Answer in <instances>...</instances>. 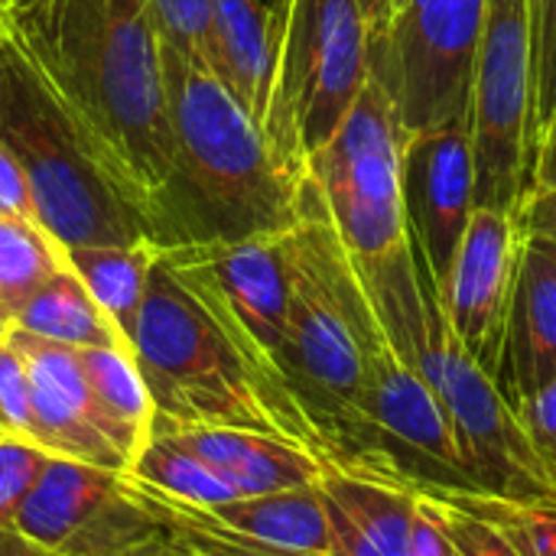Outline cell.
Instances as JSON below:
<instances>
[{
	"instance_id": "34",
	"label": "cell",
	"mask_w": 556,
	"mask_h": 556,
	"mask_svg": "<svg viewBox=\"0 0 556 556\" xmlns=\"http://www.w3.org/2000/svg\"><path fill=\"white\" fill-rule=\"evenodd\" d=\"M518 222L525 231H538L544 238H551L556 244V195L547 189H531L521 212H518Z\"/></svg>"
},
{
	"instance_id": "5",
	"label": "cell",
	"mask_w": 556,
	"mask_h": 556,
	"mask_svg": "<svg viewBox=\"0 0 556 556\" xmlns=\"http://www.w3.org/2000/svg\"><path fill=\"white\" fill-rule=\"evenodd\" d=\"M130 355L156 407L153 427H235L283 437L225 329L163 257L150 270Z\"/></svg>"
},
{
	"instance_id": "29",
	"label": "cell",
	"mask_w": 556,
	"mask_h": 556,
	"mask_svg": "<svg viewBox=\"0 0 556 556\" xmlns=\"http://www.w3.org/2000/svg\"><path fill=\"white\" fill-rule=\"evenodd\" d=\"M534 111L544 140L556 117V0H534Z\"/></svg>"
},
{
	"instance_id": "18",
	"label": "cell",
	"mask_w": 556,
	"mask_h": 556,
	"mask_svg": "<svg viewBox=\"0 0 556 556\" xmlns=\"http://www.w3.org/2000/svg\"><path fill=\"white\" fill-rule=\"evenodd\" d=\"M218 525L238 538L277 556H329V521L323 495L313 485L235 498L218 508H205Z\"/></svg>"
},
{
	"instance_id": "39",
	"label": "cell",
	"mask_w": 556,
	"mask_h": 556,
	"mask_svg": "<svg viewBox=\"0 0 556 556\" xmlns=\"http://www.w3.org/2000/svg\"><path fill=\"white\" fill-rule=\"evenodd\" d=\"M267 3L274 7V13H277V16H280V13H283V7H287V0H267Z\"/></svg>"
},
{
	"instance_id": "21",
	"label": "cell",
	"mask_w": 556,
	"mask_h": 556,
	"mask_svg": "<svg viewBox=\"0 0 556 556\" xmlns=\"http://www.w3.org/2000/svg\"><path fill=\"white\" fill-rule=\"evenodd\" d=\"M13 326L68 345V349H124L130 352L127 339L108 319V313L94 303L85 283L75 277L72 267L52 274L13 316Z\"/></svg>"
},
{
	"instance_id": "43",
	"label": "cell",
	"mask_w": 556,
	"mask_h": 556,
	"mask_svg": "<svg viewBox=\"0 0 556 556\" xmlns=\"http://www.w3.org/2000/svg\"><path fill=\"white\" fill-rule=\"evenodd\" d=\"M179 556H192V554H179Z\"/></svg>"
},
{
	"instance_id": "13",
	"label": "cell",
	"mask_w": 556,
	"mask_h": 556,
	"mask_svg": "<svg viewBox=\"0 0 556 556\" xmlns=\"http://www.w3.org/2000/svg\"><path fill=\"white\" fill-rule=\"evenodd\" d=\"M3 342L23 358L33 388V443L49 456L88 463L108 472H130V463L108 440L101 414L91 401L78 349L29 336L16 326Z\"/></svg>"
},
{
	"instance_id": "37",
	"label": "cell",
	"mask_w": 556,
	"mask_h": 556,
	"mask_svg": "<svg viewBox=\"0 0 556 556\" xmlns=\"http://www.w3.org/2000/svg\"><path fill=\"white\" fill-rule=\"evenodd\" d=\"M0 556H49L42 554V551H36V547H29L23 538H16L13 531H3L0 534Z\"/></svg>"
},
{
	"instance_id": "27",
	"label": "cell",
	"mask_w": 556,
	"mask_h": 556,
	"mask_svg": "<svg viewBox=\"0 0 556 556\" xmlns=\"http://www.w3.org/2000/svg\"><path fill=\"white\" fill-rule=\"evenodd\" d=\"M430 502L443 534L450 538L456 556H521V551L485 518L472 515L469 508L450 502V498H440V495H430V492H417Z\"/></svg>"
},
{
	"instance_id": "9",
	"label": "cell",
	"mask_w": 556,
	"mask_h": 556,
	"mask_svg": "<svg viewBox=\"0 0 556 556\" xmlns=\"http://www.w3.org/2000/svg\"><path fill=\"white\" fill-rule=\"evenodd\" d=\"M404 143L401 111L368 68V81L339 130L306 160V176L355 264L378 261L410 238L401 192Z\"/></svg>"
},
{
	"instance_id": "1",
	"label": "cell",
	"mask_w": 556,
	"mask_h": 556,
	"mask_svg": "<svg viewBox=\"0 0 556 556\" xmlns=\"http://www.w3.org/2000/svg\"><path fill=\"white\" fill-rule=\"evenodd\" d=\"M10 49L104 176L150 218L173 173L163 46L147 0H0Z\"/></svg>"
},
{
	"instance_id": "15",
	"label": "cell",
	"mask_w": 556,
	"mask_h": 556,
	"mask_svg": "<svg viewBox=\"0 0 556 556\" xmlns=\"http://www.w3.org/2000/svg\"><path fill=\"white\" fill-rule=\"evenodd\" d=\"M199 456L238 498L313 485L323 459L303 443L235 427H153Z\"/></svg>"
},
{
	"instance_id": "2",
	"label": "cell",
	"mask_w": 556,
	"mask_h": 556,
	"mask_svg": "<svg viewBox=\"0 0 556 556\" xmlns=\"http://www.w3.org/2000/svg\"><path fill=\"white\" fill-rule=\"evenodd\" d=\"M163 46V42H160ZM173 173L160 199V244L283 235L300 182L257 121L205 68L163 46Z\"/></svg>"
},
{
	"instance_id": "14",
	"label": "cell",
	"mask_w": 556,
	"mask_h": 556,
	"mask_svg": "<svg viewBox=\"0 0 556 556\" xmlns=\"http://www.w3.org/2000/svg\"><path fill=\"white\" fill-rule=\"evenodd\" d=\"M525 231V228H521ZM556 378V244L525 231L495 384L518 407Z\"/></svg>"
},
{
	"instance_id": "6",
	"label": "cell",
	"mask_w": 556,
	"mask_h": 556,
	"mask_svg": "<svg viewBox=\"0 0 556 556\" xmlns=\"http://www.w3.org/2000/svg\"><path fill=\"white\" fill-rule=\"evenodd\" d=\"M0 140L29 176L36 222L62 248L156 241L150 218L88 156L7 36L0 39Z\"/></svg>"
},
{
	"instance_id": "10",
	"label": "cell",
	"mask_w": 556,
	"mask_h": 556,
	"mask_svg": "<svg viewBox=\"0 0 556 556\" xmlns=\"http://www.w3.org/2000/svg\"><path fill=\"white\" fill-rule=\"evenodd\" d=\"M489 0H404L368 42V68L391 91L404 130L469 121Z\"/></svg>"
},
{
	"instance_id": "38",
	"label": "cell",
	"mask_w": 556,
	"mask_h": 556,
	"mask_svg": "<svg viewBox=\"0 0 556 556\" xmlns=\"http://www.w3.org/2000/svg\"><path fill=\"white\" fill-rule=\"evenodd\" d=\"M127 556H179V551H176L169 541H156V544H150V547H143V551Z\"/></svg>"
},
{
	"instance_id": "30",
	"label": "cell",
	"mask_w": 556,
	"mask_h": 556,
	"mask_svg": "<svg viewBox=\"0 0 556 556\" xmlns=\"http://www.w3.org/2000/svg\"><path fill=\"white\" fill-rule=\"evenodd\" d=\"M0 430L33 443V388L23 358L0 339Z\"/></svg>"
},
{
	"instance_id": "32",
	"label": "cell",
	"mask_w": 556,
	"mask_h": 556,
	"mask_svg": "<svg viewBox=\"0 0 556 556\" xmlns=\"http://www.w3.org/2000/svg\"><path fill=\"white\" fill-rule=\"evenodd\" d=\"M0 215L33 218L36 222L29 176H26L23 163L16 160V153L3 140H0Z\"/></svg>"
},
{
	"instance_id": "22",
	"label": "cell",
	"mask_w": 556,
	"mask_h": 556,
	"mask_svg": "<svg viewBox=\"0 0 556 556\" xmlns=\"http://www.w3.org/2000/svg\"><path fill=\"white\" fill-rule=\"evenodd\" d=\"M160 257L156 241H134V244H78L65 248V261L94 303L108 313L117 332L127 339L134 336L137 313L147 293L150 270Z\"/></svg>"
},
{
	"instance_id": "20",
	"label": "cell",
	"mask_w": 556,
	"mask_h": 556,
	"mask_svg": "<svg viewBox=\"0 0 556 556\" xmlns=\"http://www.w3.org/2000/svg\"><path fill=\"white\" fill-rule=\"evenodd\" d=\"M78 358L108 440L134 466V459L153 440L156 420L153 397L134 355L124 349H78Z\"/></svg>"
},
{
	"instance_id": "25",
	"label": "cell",
	"mask_w": 556,
	"mask_h": 556,
	"mask_svg": "<svg viewBox=\"0 0 556 556\" xmlns=\"http://www.w3.org/2000/svg\"><path fill=\"white\" fill-rule=\"evenodd\" d=\"M440 498H450L472 515L492 521L521 556H556V502H521V498H498L489 492L472 489H417Z\"/></svg>"
},
{
	"instance_id": "35",
	"label": "cell",
	"mask_w": 556,
	"mask_h": 556,
	"mask_svg": "<svg viewBox=\"0 0 556 556\" xmlns=\"http://www.w3.org/2000/svg\"><path fill=\"white\" fill-rule=\"evenodd\" d=\"M531 189H547L556 195V117L547 127L544 140H541V156H538V169H534V186Z\"/></svg>"
},
{
	"instance_id": "11",
	"label": "cell",
	"mask_w": 556,
	"mask_h": 556,
	"mask_svg": "<svg viewBox=\"0 0 556 556\" xmlns=\"http://www.w3.org/2000/svg\"><path fill=\"white\" fill-rule=\"evenodd\" d=\"M401 192L410 241L427 257L440 290L453 270L456 251L476 212V160L469 121L407 134Z\"/></svg>"
},
{
	"instance_id": "42",
	"label": "cell",
	"mask_w": 556,
	"mask_h": 556,
	"mask_svg": "<svg viewBox=\"0 0 556 556\" xmlns=\"http://www.w3.org/2000/svg\"><path fill=\"white\" fill-rule=\"evenodd\" d=\"M0 339H3V329H0Z\"/></svg>"
},
{
	"instance_id": "16",
	"label": "cell",
	"mask_w": 556,
	"mask_h": 556,
	"mask_svg": "<svg viewBox=\"0 0 556 556\" xmlns=\"http://www.w3.org/2000/svg\"><path fill=\"white\" fill-rule=\"evenodd\" d=\"M218 81L274 137L280 23L267 0H215ZM274 147V143H270ZM277 153V150H274Z\"/></svg>"
},
{
	"instance_id": "44",
	"label": "cell",
	"mask_w": 556,
	"mask_h": 556,
	"mask_svg": "<svg viewBox=\"0 0 556 556\" xmlns=\"http://www.w3.org/2000/svg\"><path fill=\"white\" fill-rule=\"evenodd\" d=\"M0 433H3V430H0Z\"/></svg>"
},
{
	"instance_id": "24",
	"label": "cell",
	"mask_w": 556,
	"mask_h": 556,
	"mask_svg": "<svg viewBox=\"0 0 556 556\" xmlns=\"http://www.w3.org/2000/svg\"><path fill=\"white\" fill-rule=\"evenodd\" d=\"M127 476L143 489L192 508H218L238 498L199 456H192L166 433H153Z\"/></svg>"
},
{
	"instance_id": "36",
	"label": "cell",
	"mask_w": 556,
	"mask_h": 556,
	"mask_svg": "<svg viewBox=\"0 0 556 556\" xmlns=\"http://www.w3.org/2000/svg\"><path fill=\"white\" fill-rule=\"evenodd\" d=\"M358 3H362V13L368 20L371 36L381 33L388 26V20H391V0H358Z\"/></svg>"
},
{
	"instance_id": "3",
	"label": "cell",
	"mask_w": 556,
	"mask_h": 556,
	"mask_svg": "<svg viewBox=\"0 0 556 556\" xmlns=\"http://www.w3.org/2000/svg\"><path fill=\"white\" fill-rule=\"evenodd\" d=\"M352 267L394 352L440 401L476 492L521 502H556V479L528 443L495 378L453 332L420 248L407 238L391 254L368 264L352 261Z\"/></svg>"
},
{
	"instance_id": "45",
	"label": "cell",
	"mask_w": 556,
	"mask_h": 556,
	"mask_svg": "<svg viewBox=\"0 0 556 556\" xmlns=\"http://www.w3.org/2000/svg\"><path fill=\"white\" fill-rule=\"evenodd\" d=\"M0 437H3V433H0Z\"/></svg>"
},
{
	"instance_id": "4",
	"label": "cell",
	"mask_w": 556,
	"mask_h": 556,
	"mask_svg": "<svg viewBox=\"0 0 556 556\" xmlns=\"http://www.w3.org/2000/svg\"><path fill=\"white\" fill-rule=\"evenodd\" d=\"M283 244L290 270L283 371L323 450L319 417L332 420L339 433L358 437V404L365 391L362 326L371 313V300L309 176L300 182V215L283 235Z\"/></svg>"
},
{
	"instance_id": "26",
	"label": "cell",
	"mask_w": 556,
	"mask_h": 556,
	"mask_svg": "<svg viewBox=\"0 0 556 556\" xmlns=\"http://www.w3.org/2000/svg\"><path fill=\"white\" fill-rule=\"evenodd\" d=\"M147 3L160 42L218 78L215 0H147Z\"/></svg>"
},
{
	"instance_id": "19",
	"label": "cell",
	"mask_w": 556,
	"mask_h": 556,
	"mask_svg": "<svg viewBox=\"0 0 556 556\" xmlns=\"http://www.w3.org/2000/svg\"><path fill=\"white\" fill-rule=\"evenodd\" d=\"M316 489L332 502L384 556H404L414 521H417V492L352 466L323 459Z\"/></svg>"
},
{
	"instance_id": "41",
	"label": "cell",
	"mask_w": 556,
	"mask_h": 556,
	"mask_svg": "<svg viewBox=\"0 0 556 556\" xmlns=\"http://www.w3.org/2000/svg\"><path fill=\"white\" fill-rule=\"evenodd\" d=\"M0 39H3V23H0Z\"/></svg>"
},
{
	"instance_id": "46",
	"label": "cell",
	"mask_w": 556,
	"mask_h": 556,
	"mask_svg": "<svg viewBox=\"0 0 556 556\" xmlns=\"http://www.w3.org/2000/svg\"><path fill=\"white\" fill-rule=\"evenodd\" d=\"M0 534H3V531H0Z\"/></svg>"
},
{
	"instance_id": "12",
	"label": "cell",
	"mask_w": 556,
	"mask_h": 556,
	"mask_svg": "<svg viewBox=\"0 0 556 556\" xmlns=\"http://www.w3.org/2000/svg\"><path fill=\"white\" fill-rule=\"evenodd\" d=\"M521 222L498 208H476L446 283L437 290L463 349L495 378L508 306L521 257Z\"/></svg>"
},
{
	"instance_id": "31",
	"label": "cell",
	"mask_w": 556,
	"mask_h": 556,
	"mask_svg": "<svg viewBox=\"0 0 556 556\" xmlns=\"http://www.w3.org/2000/svg\"><path fill=\"white\" fill-rule=\"evenodd\" d=\"M515 417H518L528 443L534 446V453L541 456V463L551 469V476L556 479V378L547 381L541 391H534L518 407Z\"/></svg>"
},
{
	"instance_id": "7",
	"label": "cell",
	"mask_w": 556,
	"mask_h": 556,
	"mask_svg": "<svg viewBox=\"0 0 556 556\" xmlns=\"http://www.w3.org/2000/svg\"><path fill=\"white\" fill-rule=\"evenodd\" d=\"M277 49L274 150L306 176V160L339 130L368 81L371 29L358 0H287Z\"/></svg>"
},
{
	"instance_id": "28",
	"label": "cell",
	"mask_w": 556,
	"mask_h": 556,
	"mask_svg": "<svg viewBox=\"0 0 556 556\" xmlns=\"http://www.w3.org/2000/svg\"><path fill=\"white\" fill-rule=\"evenodd\" d=\"M49 453L20 437H0V531L13 528V518L33 492Z\"/></svg>"
},
{
	"instance_id": "17",
	"label": "cell",
	"mask_w": 556,
	"mask_h": 556,
	"mask_svg": "<svg viewBox=\"0 0 556 556\" xmlns=\"http://www.w3.org/2000/svg\"><path fill=\"white\" fill-rule=\"evenodd\" d=\"M124 479L127 476L121 472L49 456L10 531L42 554H62V547L85 525V518L101 502H108L124 485Z\"/></svg>"
},
{
	"instance_id": "33",
	"label": "cell",
	"mask_w": 556,
	"mask_h": 556,
	"mask_svg": "<svg viewBox=\"0 0 556 556\" xmlns=\"http://www.w3.org/2000/svg\"><path fill=\"white\" fill-rule=\"evenodd\" d=\"M404 556H456L450 538L443 534V528L424 495H417V521H414Z\"/></svg>"
},
{
	"instance_id": "8",
	"label": "cell",
	"mask_w": 556,
	"mask_h": 556,
	"mask_svg": "<svg viewBox=\"0 0 556 556\" xmlns=\"http://www.w3.org/2000/svg\"><path fill=\"white\" fill-rule=\"evenodd\" d=\"M476 208L518 218L541 156L534 111V0H489L469 108Z\"/></svg>"
},
{
	"instance_id": "40",
	"label": "cell",
	"mask_w": 556,
	"mask_h": 556,
	"mask_svg": "<svg viewBox=\"0 0 556 556\" xmlns=\"http://www.w3.org/2000/svg\"><path fill=\"white\" fill-rule=\"evenodd\" d=\"M404 0H391V13H394V7H401Z\"/></svg>"
},
{
	"instance_id": "23",
	"label": "cell",
	"mask_w": 556,
	"mask_h": 556,
	"mask_svg": "<svg viewBox=\"0 0 556 556\" xmlns=\"http://www.w3.org/2000/svg\"><path fill=\"white\" fill-rule=\"evenodd\" d=\"M65 267V248L39 222L0 215V329L7 332L23 303Z\"/></svg>"
}]
</instances>
